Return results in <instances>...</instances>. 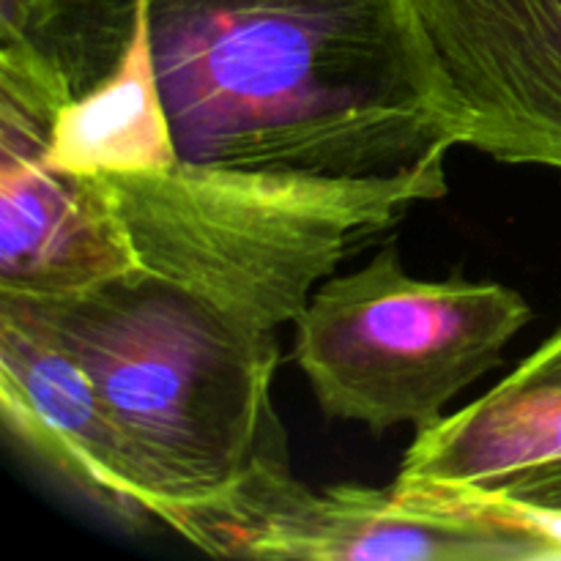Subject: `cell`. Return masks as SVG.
I'll list each match as a JSON object with an SVG mask.
<instances>
[{"mask_svg": "<svg viewBox=\"0 0 561 561\" xmlns=\"http://www.w3.org/2000/svg\"><path fill=\"white\" fill-rule=\"evenodd\" d=\"M142 22L173 168L93 179L140 272L277 332L449 190L466 142L416 0H110Z\"/></svg>", "mask_w": 561, "mask_h": 561, "instance_id": "cell-1", "label": "cell"}, {"mask_svg": "<svg viewBox=\"0 0 561 561\" xmlns=\"http://www.w3.org/2000/svg\"><path fill=\"white\" fill-rule=\"evenodd\" d=\"M25 305L91 376L159 526L175 531L261 469L288 463L272 400L277 332L146 272Z\"/></svg>", "mask_w": 561, "mask_h": 561, "instance_id": "cell-2", "label": "cell"}, {"mask_svg": "<svg viewBox=\"0 0 561 561\" xmlns=\"http://www.w3.org/2000/svg\"><path fill=\"white\" fill-rule=\"evenodd\" d=\"M531 318L529 301L510 285L411 277L398 244L387 241L362 268L318 285L294 321V356L332 420L422 433L502 367Z\"/></svg>", "mask_w": 561, "mask_h": 561, "instance_id": "cell-3", "label": "cell"}, {"mask_svg": "<svg viewBox=\"0 0 561 561\" xmlns=\"http://www.w3.org/2000/svg\"><path fill=\"white\" fill-rule=\"evenodd\" d=\"M175 535L214 557L299 561H537L529 540L488 518L411 504L394 488L305 485L288 463L257 471Z\"/></svg>", "mask_w": 561, "mask_h": 561, "instance_id": "cell-4", "label": "cell"}, {"mask_svg": "<svg viewBox=\"0 0 561 561\" xmlns=\"http://www.w3.org/2000/svg\"><path fill=\"white\" fill-rule=\"evenodd\" d=\"M466 148L561 173V0H416Z\"/></svg>", "mask_w": 561, "mask_h": 561, "instance_id": "cell-5", "label": "cell"}, {"mask_svg": "<svg viewBox=\"0 0 561 561\" xmlns=\"http://www.w3.org/2000/svg\"><path fill=\"white\" fill-rule=\"evenodd\" d=\"M0 416L5 433L69 491L131 531L157 504L91 376L20 299L0 296Z\"/></svg>", "mask_w": 561, "mask_h": 561, "instance_id": "cell-6", "label": "cell"}, {"mask_svg": "<svg viewBox=\"0 0 561 561\" xmlns=\"http://www.w3.org/2000/svg\"><path fill=\"white\" fill-rule=\"evenodd\" d=\"M42 153L0 142V296L64 301L140 272L93 179L58 173Z\"/></svg>", "mask_w": 561, "mask_h": 561, "instance_id": "cell-7", "label": "cell"}, {"mask_svg": "<svg viewBox=\"0 0 561 561\" xmlns=\"http://www.w3.org/2000/svg\"><path fill=\"white\" fill-rule=\"evenodd\" d=\"M559 469L561 387L502 381L416 433L392 488L400 493H482Z\"/></svg>", "mask_w": 561, "mask_h": 561, "instance_id": "cell-8", "label": "cell"}, {"mask_svg": "<svg viewBox=\"0 0 561 561\" xmlns=\"http://www.w3.org/2000/svg\"><path fill=\"white\" fill-rule=\"evenodd\" d=\"M510 387H561V332L540 345L529 359L504 378Z\"/></svg>", "mask_w": 561, "mask_h": 561, "instance_id": "cell-9", "label": "cell"}]
</instances>
